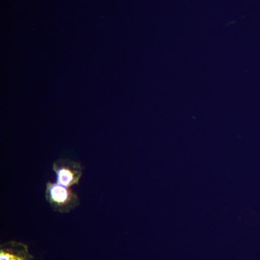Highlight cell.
<instances>
[{
    "label": "cell",
    "mask_w": 260,
    "mask_h": 260,
    "mask_svg": "<svg viewBox=\"0 0 260 260\" xmlns=\"http://www.w3.org/2000/svg\"><path fill=\"white\" fill-rule=\"evenodd\" d=\"M45 198L51 209L61 214L69 213L80 205L79 197L71 188L56 182L46 184Z\"/></svg>",
    "instance_id": "obj_1"
},
{
    "label": "cell",
    "mask_w": 260,
    "mask_h": 260,
    "mask_svg": "<svg viewBox=\"0 0 260 260\" xmlns=\"http://www.w3.org/2000/svg\"><path fill=\"white\" fill-rule=\"evenodd\" d=\"M52 169L56 183L70 188L79 184L83 174L82 164L70 158L57 159L53 162Z\"/></svg>",
    "instance_id": "obj_2"
},
{
    "label": "cell",
    "mask_w": 260,
    "mask_h": 260,
    "mask_svg": "<svg viewBox=\"0 0 260 260\" xmlns=\"http://www.w3.org/2000/svg\"><path fill=\"white\" fill-rule=\"evenodd\" d=\"M0 260H34L28 246L22 242L10 241L0 246Z\"/></svg>",
    "instance_id": "obj_3"
}]
</instances>
